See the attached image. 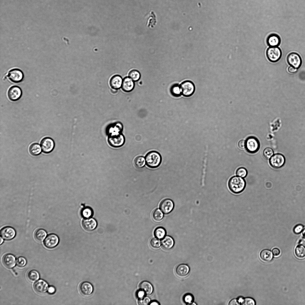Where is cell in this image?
<instances>
[{"label": "cell", "mask_w": 305, "mask_h": 305, "mask_svg": "<svg viewBox=\"0 0 305 305\" xmlns=\"http://www.w3.org/2000/svg\"><path fill=\"white\" fill-rule=\"evenodd\" d=\"M282 52L281 49L277 46L270 47L267 49L266 56L270 61L275 63L281 58Z\"/></svg>", "instance_id": "obj_6"}, {"label": "cell", "mask_w": 305, "mask_h": 305, "mask_svg": "<svg viewBox=\"0 0 305 305\" xmlns=\"http://www.w3.org/2000/svg\"><path fill=\"white\" fill-rule=\"evenodd\" d=\"M123 80L121 76L115 75L110 79V84L112 88L118 89L122 87Z\"/></svg>", "instance_id": "obj_20"}, {"label": "cell", "mask_w": 305, "mask_h": 305, "mask_svg": "<svg viewBox=\"0 0 305 305\" xmlns=\"http://www.w3.org/2000/svg\"><path fill=\"white\" fill-rule=\"evenodd\" d=\"M285 162V157L280 153L273 155L269 159L270 165L272 167L276 169L282 167L284 165Z\"/></svg>", "instance_id": "obj_7"}, {"label": "cell", "mask_w": 305, "mask_h": 305, "mask_svg": "<svg viewBox=\"0 0 305 305\" xmlns=\"http://www.w3.org/2000/svg\"><path fill=\"white\" fill-rule=\"evenodd\" d=\"M29 150L30 153L34 156L39 155L41 151V147L40 145L36 143H33L30 145Z\"/></svg>", "instance_id": "obj_27"}, {"label": "cell", "mask_w": 305, "mask_h": 305, "mask_svg": "<svg viewBox=\"0 0 305 305\" xmlns=\"http://www.w3.org/2000/svg\"><path fill=\"white\" fill-rule=\"evenodd\" d=\"M150 299L147 297L139 298L138 301V304L139 305H147L150 303Z\"/></svg>", "instance_id": "obj_43"}, {"label": "cell", "mask_w": 305, "mask_h": 305, "mask_svg": "<svg viewBox=\"0 0 305 305\" xmlns=\"http://www.w3.org/2000/svg\"><path fill=\"white\" fill-rule=\"evenodd\" d=\"M295 254L296 256L299 258H303L305 257V247L302 245H298L295 248Z\"/></svg>", "instance_id": "obj_31"}, {"label": "cell", "mask_w": 305, "mask_h": 305, "mask_svg": "<svg viewBox=\"0 0 305 305\" xmlns=\"http://www.w3.org/2000/svg\"><path fill=\"white\" fill-rule=\"evenodd\" d=\"M163 214L159 209H155L152 212V216L154 220L156 221L161 220L163 217Z\"/></svg>", "instance_id": "obj_34"}, {"label": "cell", "mask_w": 305, "mask_h": 305, "mask_svg": "<svg viewBox=\"0 0 305 305\" xmlns=\"http://www.w3.org/2000/svg\"><path fill=\"white\" fill-rule=\"evenodd\" d=\"M27 277L29 281L34 282L39 279V275L38 271L35 270H32L28 273Z\"/></svg>", "instance_id": "obj_33"}, {"label": "cell", "mask_w": 305, "mask_h": 305, "mask_svg": "<svg viewBox=\"0 0 305 305\" xmlns=\"http://www.w3.org/2000/svg\"><path fill=\"white\" fill-rule=\"evenodd\" d=\"M3 262L7 267L11 268L15 264V258L13 255L7 254L5 255L3 258Z\"/></svg>", "instance_id": "obj_19"}, {"label": "cell", "mask_w": 305, "mask_h": 305, "mask_svg": "<svg viewBox=\"0 0 305 305\" xmlns=\"http://www.w3.org/2000/svg\"><path fill=\"white\" fill-rule=\"evenodd\" d=\"M79 290L83 295L85 296H88L93 293L94 288L90 282L84 281L80 284Z\"/></svg>", "instance_id": "obj_14"}, {"label": "cell", "mask_w": 305, "mask_h": 305, "mask_svg": "<svg viewBox=\"0 0 305 305\" xmlns=\"http://www.w3.org/2000/svg\"><path fill=\"white\" fill-rule=\"evenodd\" d=\"M117 89H114V88H112L111 89V92L112 93H113V94H116L117 92Z\"/></svg>", "instance_id": "obj_53"}, {"label": "cell", "mask_w": 305, "mask_h": 305, "mask_svg": "<svg viewBox=\"0 0 305 305\" xmlns=\"http://www.w3.org/2000/svg\"><path fill=\"white\" fill-rule=\"evenodd\" d=\"M145 158L146 165L152 169L158 167L162 161V158L160 154L155 151H152L148 152Z\"/></svg>", "instance_id": "obj_2"}, {"label": "cell", "mask_w": 305, "mask_h": 305, "mask_svg": "<svg viewBox=\"0 0 305 305\" xmlns=\"http://www.w3.org/2000/svg\"><path fill=\"white\" fill-rule=\"evenodd\" d=\"M145 294V292L143 290L140 289V290L137 291V295L138 297L139 298L144 297Z\"/></svg>", "instance_id": "obj_48"}, {"label": "cell", "mask_w": 305, "mask_h": 305, "mask_svg": "<svg viewBox=\"0 0 305 305\" xmlns=\"http://www.w3.org/2000/svg\"><path fill=\"white\" fill-rule=\"evenodd\" d=\"M189 266L184 264L178 266L175 269L176 274L179 276L183 277L186 276L189 273Z\"/></svg>", "instance_id": "obj_23"}, {"label": "cell", "mask_w": 305, "mask_h": 305, "mask_svg": "<svg viewBox=\"0 0 305 305\" xmlns=\"http://www.w3.org/2000/svg\"><path fill=\"white\" fill-rule=\"evenodd\" d=\"M172 94L174 96L178 97L181 94L180 85L175 84L173 85L170 89Z\"/></svg>", "instance_id": "obj_35"}, {"label": "cell", "mask_w": 305, "mask_h": 305, "mask_svg": "<svg viewBox=\"0 0 305 305\" xmlns=\"http://www.w3.org/2000/svg\"><path fill=\"white\" fill-rule=\"evenodd\" d=\"M166 234V230L164 228L161 227L157 228L154 232L155 236L158 239H163L165 237Z\"/></svg>", "instance_id": "obj_30"}, {"label": "cell", "mask_w": 305, "mask_h": 305, "mask_svg": "<svg viewBox=\"0 0 305 305\" xmlns=\"http://www.w3.org/2000/svg\"><path fill=\"white\" fill-rule=\"evenodd\" d=\"M108 141L111 147H119L124 144L125 139L122 133L110 134H108Z\"/></svg>", "instance_id": "obj_3"}, {"label": "cell", "mask_w": 305, "mask_h": 305, "mask_svg": "<svg viewBox=\"0 0 305 305\" xmlns=\"http://www.w3.org/2000/svg\"><path fill=\"white\" fill-rule=\"evenodd\" d=\"M303 226L301 224H298L296 225L294 228V232L296 234L300 233L302 231Z\"/></svg>", "instance_id": "obj_45"}, {"label": "cell", "mask_w": 305, "mask_h": 305, "mask_svg": "<svg viewBox=\"0 0 305 305\" xmlns=\"http://www.w3.org/2000/svg\"><path fill=\"white\" fill-rule=\"evenodd\" d=\"M248 172L246 169L244 167H240L236 170V174L237 176L242 178H245L247 175Z\"/></svg>", "instance_id": "obj_40"}, {"label": "cell", "mask_w": 305, "mask_h": 305, "mask_svg": "<svg viewBox=\"0 0 305 305\" xmlns=\"http://www.w3.org/2000/svg\"><path fill=\"white\" fill-rule=\"evenodd\" d=\"M161 242L162 247L166 250L170 249L174 245V240L173 239L169 236H167L163 238Z\"/></svg>", "instance_id": "obj_24"}, {"label": "cell", "mask_w": 305, "mask_h": 305, "mask_svg": "<svg viewBox=\"0 0 305 305\" xmlns=\"http://www.w3.org/2000/svg\"><path fill=\"white\" fill-rule=\"evenodd\" d=\"M302 234L303 236L305 238V226L303 228L302 231Z\"/></svg>", "instance_id": "obj_54"}, {"label": "cell", "mask_w": 305, "mask_h": 305, "mask_svg": "<svg viewBox=\"0 0 305 305\" xmlns=\"http://www.w3.org/2000/svg\"><path fill=\"white\" fill-rule=\"evenodd\" d=\"M41 146L43 152L48 153L53 150L55 147L54 142L51 138L45 137L41 141Z\"/></svg>", "instance_id": "obj_9"}, {"label": "cell", "mask_w": 305, "mask_h": 305, "mask_svg": "<svg viewBox=\"0 0 305 305\" xmlns=\"http://www.w3.org/2000/svg\"><path fill=\"white\" fill-rule=\"evenodd\" d=\"M150 244L152 248L157 249L160 246L161 242L158 239L156 238H154L150 240Z\"/></svg>", "instance_id": "obj_39"}, {"label": "cell", "mask_w": 305, "mask_h": 305, "mask_svg": "<svg viewBox=\"0 0 305 305\" xmlns=\"http://www.w3.org/2000/svg\"><path fill=\"white\" fill-rule=\"evenodd\" d=\"M260 256L262 260L266 262H270L273 258L272 253L268 249L262 250L260 253Z\"/></svg>", "instance_id": "obj_26"}, {"label": "cell", "mask_w": 305, "mask_h": 305, "mask_svg": "<svg viewBox=\"0 0 305 305\" xmlns=\"http://www.w3.org/2000/svg\"><path fill=\"white\" fill-rule=\"evenodd\" d=\"M149 304L150 305H159V304L158 303V302H157L156 301H152V302H151V303H150Z\"/></svg>", "instance_id": "obj_52"}, {"label": "cell", "mask_w": 305, "mask_h": 305, "mask_svg": "<svg viewBox=\"0 0 305 305\" xmlns=\"http://www.w3.org/2000/svg\"><path fill=\"white\" fill-rule=\"evenodd\" d=\"M17 265L19 267H23L25 265L27 261L25 258L22 256L18 257L16 261Z\"/></svg>", "instance_id": "obj_41"}, {"label": "cell", "mask_w": 305, "mask_h": 305, "mask_svg": "<svg viewBox=\"0 0 305 305\" xmlns=\"http://www.w3.org/2000/svg\"><path fill=\"white\" fill-rule=\"evenodd\" d=\"M93 214L92 210L88 207L84 208L82 212V216L85 218H89L92 216Z\"/></svg>", "instance_id": "obj_37"}, {"label": "cell", "mask_w": 305, "mask_h": 305, "mask_svg": "<svg viewBox=\"0 0 305 305\" xmlns=\"http://www.w3.org/2000/svg\"><path fill=\"white\" fill-rule=\"evenodd\" d=\"M0 240H1V241H0V245H1L2 243V242H3V239L1 237H0Z\"/></svg>", "instance_id": "obj_55"}, {"label": "cell", "mask_w": 305, "mask_h": 305, "mask_svg": "<svg viewBox=\"0 0 305 305\" xmlns=\"http://www.w3.org/2000/svg\"><path fill=\"white\" fill-rule=\"evenodd\" d=\"M297 69L292 66H289L288 69V72L291 73H295L297 71Z\"/></svg>", "instance_id": "obj_49"}, {"label": "cell", "mask_w": 305, "mask_h": 305, "mask_svg": "<svg viewBox=\"0 0 305 305\" xmlns=\"http://www.w3.org/2000/svg\"><path fill=\"white\" fill-rule=\"evenodd\" d=\"M243 305H254L255 304V301L250 298H246L243 299L241 303Z\"/></svg>", "instance_id": "obj_42"}, {"label": "cell", "mask_w": 305, "mask_h": 305, "mask_svg": "<svg viewBox=\"0 0 305 305\" xmlns=\"http://www.w3.org/2000/svg\"><path fill=\"white\" fill-rule=\"evenodd\" d=\"M147 16V25L148 27L152 28L155 25L156 22L155 15L153 12H151Z\"/></svg>", "instance_id": "obj_29"}, {"label": "cell", "mask_w": 305, "mask_h": 305, "mask_svg": "<svg viewBox=\"0 0 305 305\" xmlns=\"http://www.w3.org/2000/svg\"><path fill=\"white\" fill-rule=\"evenodd\" d=\"M134 81L129 77L125 78L123 80L122 85V90L125 92H130L134 88Z\"/></svg>", "instance_id": "obj_17"}, {"label": "cell", "mask_w": 305, "mask_h": 305, "mask_svg": "<svg viewBox=\"0 0 305 305\" xmlns=\"http://www.w3.org/2000/svg\"><path fill=\"white\" fill-rule=\"evenodd\" d=\"M46 235V232L44 230L40 229L35 232V236L36 240L39 241H42L45 239Z\"/></svg>", "instance_id": "obj_32"}, {"label": "cell", "mask_w": 305, "mask_h": 305, "mask_svg": "<svg viewBox=\"0 0 305 305\" xmlns=\"http://www.w3.org/2000/svg\"><path fill=\"white\" fill-rule=\"evenodd\" d=\"M287 61L291 66L298 69L301 66L302 60L300 56L297 53L292 52L289 54L287 57Z\"/></svg>", "instance_id": "obj_8"}, {"label": "cell", "mask_w": 305, "mask_h": 305, "mask_svg": "<svg viewBox=\"0 0 305 305\" xmlns=\"http://www.w3.org/2000/svg\"><path fill=\"white\" fill-rule=\"evenodd\" d=\"M267 43L270 47L278 46L281 43V39L279 36L274 33L270 35L267 39Z\"/></svg>", "instance_id": "obj_18"}, {"label": "cell", "mask_w": 305, "mask_h": 305, "mask_svg": "<svg viewBox=\"0 0 305 305\" xmlns=\"http://www.w3.org/2000/svg\"><path fill=\"white\" fill-rule=\"evenodd\" d=\"M7 76L12 82L18 83L23 80L24 74L21 70L18 69H14L9 71Z\"/></svg>", "instance_id": "obj_10"}, {"label": "cell", "mask_w": 305, "mask_h": 305, "mask_svg": "<svg viewBox=\"0 0 305 305\" xmlns=\"http://www.w3.org/2000/svg\"><path fill=\"white\" fill-rule=\"evenodd\" d=\"M35 290L38 293L43 294L45 293L48 290V285L44 280L40 279L36 281L34 284Z\"/></svg>", "instance_id": "obj_16"}, {"label": "cell", "mask_w": 305, "mask_h": 305, "mask_svg": "<svg viewBox=\"0 0 305 305\" xmlns=\"http://www.w3.org/2000/svg\"><path fill=\"white\" fill-rule=\"evenodd\" d=\"M274 152L273 149L270 147L264 149L263 151V155L267 159H270L273 155Z\"/></svg>", "instance_id": "obj_38"}, {"label": "cell", "mask_w": 305, "mask_h": 305, "mask_svg": "<svg viewBox=\"0 0 305 305\" xmlns=\"http://www.w3.org/2000/svg\"><path fill=\"white\" fill-rule=\"evenodd\" d=\"M8 96L11 101H15L18 100L21 97L22 94L21 88L17 86L11 87L8 91Z\"/></svg>", "instance_id": "obj_11"}, {"label": "cell", "mask_w": 305, "mask_h": 305, "mask_svg": "<svg viewBox=\"0 0 305 305\" xmlns=\"http://www.w3.org/2000/svg\"><path fill=\"white\" fill-rule=\"evenodd\" d=\"M123 129V126L120 122H117L112 124L109 126L107 129L108 134L111 133H122Z\"/></svg>", "instance_id": "obj_21"}, {"label": "cell", "mask_w": 305, "mask_h": 305, "mask_svg": "<svg viewBox=\"0 0 305 305\" xmlns=\"http://www.w3.org/2000/svg\"><path fill=\"white\" fill-rule=\"evenodd\" d=\"M260 147L259 142L258 139L254 136L248 137L245 141V147L248 152L254 153L257 152Z\"/></svg>", "instance_id": "obj_4"}, {"label": "cell", "mask_w": 305, "mask_h": 305, "mask_svg": "<svg viewBox=\"0 0 305 305\" xmlns=\"http://www.w3.org/2000/svg\"><path fill=\"white\" fill-rule=\"evenodd\" d=\"M272 253L275 256H278L280 255V251L279 249L277 248H274L272 249Z\"/></svg>", "instance_id": "obj_46"}, {"label": "cell", "mask_w": 305, "mask_h": 305, "mask_svg": "<svg viewBox=\"0 0 305 305\" xmlns=\"http://www.w3.org/2000/svg\"><path fill=\"white\" fill-rule=\"evenodd\" d=\"M140 289L143 290L145 294L147 295H150L152 294L153 290V288L152 285L149 282L147 281H143L140 284L139 286Z\"/></svg>", "instance_id": "obj_25"}, {"label": "cell", "mask_w": 305, "mask_h": 305, "mask_svg": "<svg viewBox=\"0 0 305 305\" xmlns=\"http://www.w3.org/2000/svg\"><path fill=\"white\" fill-rule=\"evenodd\" d=\"M145 159L144 157L139 156L136 157L134 161V164L136 167L140 169L143 167L145 164Z\"/></svg>", "instance_id": "obj_28"}, {"label": "cell", "mask_w": 305, "mask_h": 305, "mask_svg": "<svg viewBox=\"0 0 305 305\" xmlns=\"http://www.w3.org/2000/svg\"><path fill=\"white\" fill-rule=\"evenodd\" d=\"M179 85L181 94L185 97H189L192 96L195 91L194 84L190 81H185Z\"/></svg>", "instance_id": "obj_5"}, {"label": "cell", "mask_w": 305, "mask_h": 305, "mask_svg": "<svg viewBox=\"0 0 305 305\" xmlns=\"http://www.w3.org/2000/svg\"><path fill=\"white\" fill-rule=\"evenodd\" d=\"M15 231L14 229L9 226L3 228L1 230L0 235L2 238L6 240H10L15 236Z\"/></svg>", "instance_id": "obj_15"}, {"label": "cell", "mask_w": 305, "mask_h": 305, "mask_svg": "<svg viewBox=\"0 0 305 305\" xmlns=\"http://www.w3.org/2000/svg\"><path fill=\"white\" fill-rule=\"evenodd\" d=\"M183 299L185 302L188 303V304H189L192 303L193 300V297L191 295L187 294L184 296Z\"/></svg>", "instance_id": "obj_44"}, {"label": "cell", "mask_w": 305, "mask_h": 305, "mask_svg": "<svg viewBox=\"0 0 305 305\" xmlns=\"http://www.w3.org/2000/svg\"><path fill=\"white\" fill-rule=\"evenodd\" d=\"M128 76L135 82L137 81L139 79L141 75L140 72L138 71L133 70L129 72Z\"/></svg>", "instance_id": "obj_36"}, {"label": "cell", "mask_w": 305, "mask_h": 305, "mask_svg": "<svg viewBox=\"0 0 305 305\" xmlns=\"http://www.w3.org/2000/svg\"><path fill=\"white\" fill-rule=\"evenodd\" d=\"M174 206L173 202L169 199L163 200L159 205L160 209L165 214H168L173 209Z\"/></svg>", "instance_id": "obj_12"}, {"label": "cell", "mask_w": 305, "mask_h": 305, "mask_svg": "<svg viewBox=\"0 0 305 305\" xmlns=\"http://www.w3.org/2000/svg\"><path fill=\"white\" fill-rule=\"evenodd\" d=\"M82 225L85 230L90 231L96 228L97 222L94 219L89 218L83 220Z\"/></svg>", "instance_id": "obj_22"}, {"label": "cell", "mask_w": 305, "mask_h": 305, "mask_svg": "<svg viewBox=\"0 0 305 305\" xmlns=\"http://www.w3.org/2000/svg\"><path fill=\"white\" fill-rule=\"evenodd\" d=\"M245 186V180L239 176L232 177L228 182V186L229 190L231 192L235 194H239L242 192Z\"/></svg>", "instance_id": "obj_1"}, {"label": "cell", "mask_w": 305, "mask_h": 305, "mask_svg": "<svg viewBox=\"0 0 305 305\" xmlns=\"http://www.w3.org/2000/svg\"><path fill=\"white\" fill-rule=\"evenodd\" d=\"M238 146L241 149L244 148L245 147V141L243 140H240L238 142Z\"/></svg>", "instance_id": "obj_47"}, {"label": "cell", "mask_w": 305, "mask_h": 305, "mask_svg": "<svg viewBox=\"0 0 305 305\" xmlns=\"http://www.w3.org/2000/svg\"><path fill=\"white\" fill-rule=\"evenodd\" d=\"M55 290L54 287L52 286L49 287L48 289V292L50 294H53L55 292Z\"/></svg>", "instance_id": "obj_51"}, {"label": "cell", "mask_w": 305, "mask_h": 305, "mask_svg": "<svg viewBox=\"0 0 305 305\" xmlns=\"http://www.w3.org/2000/svg\"><path fill=\"white\" fill-rule=\"evenodd\" d=\"M239 302L236 299H233L229 303V305H239Z\"/></svg>", "instance_id": "obj_50"}, {"label": "cell", "mask_w": 305, "mask_h": 305, "mask_svg": "<svg viewBox=\"0 0 305 305\" xmlns=\"http://www.w3.org/2000/svg\"><path fill=\"white\" fill-rule=\"evenodd\" d=\"M59 239L56 234H49L44 241L45 246L48 248H52L55 247L58 244Z\"/></svg>", "instance_id": "obj_13"}]
</instances>
